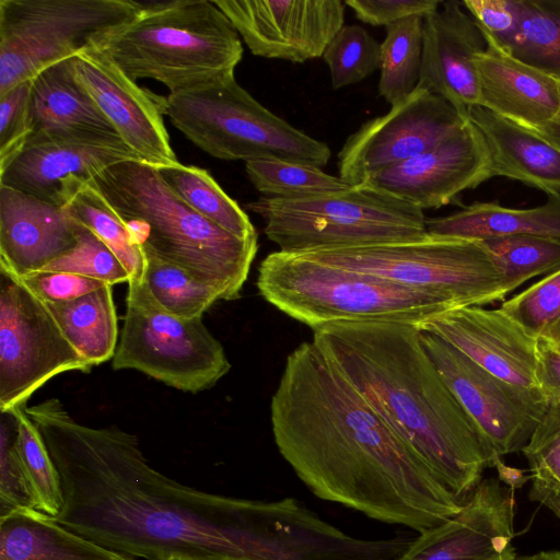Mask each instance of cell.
I'll return each instance as SVG.
<instances>
[{
	"mask_svg": "<svg viewBox=\"0 0 560 560\" xmlns=\"http://www.w3.org/2000/svg\"><path fill=\"white\" fill-rule=\"evenodd\" d=\"M16 421L2 412L0 425V517L16 510L34 509L15 446Z\"/></svg>",
	"mask_w": 560,
	"mask_h": 560,
	"instance_id": "cell-41",
	"label": "cell"
},
{
	"mask_svg": "<svg viewBox=\"0 0 560 560\" xmlns=\"http://www.w3.org/2000/svg\"><path fill=\"white\" fill-rule=\"evenodd\" d=\"M254 56L303 63L323 57L345 25L341 0H214Z\"/></svg>",
	"mask_w": 560,
	"mask_h": 560,
	"instance_id": "cell-16",
	"label": "cell"
},
{
	"mask_svg": "<svg viewBox=\"0 0 560 560\" xmlns=\"http://www.w3.org/2000/svg\"><path fill=\"white\" fill-rule=\"evenodd\" d=\"M129 160L140 159L118 135L37 132L0 170V185L62 208L95 175Z\"/></svg>",
	"mask_w": 560,
	"mask_h": 560,
	"instance_id": "cell-15",
	"label": "cell"
},
{
	"mask_svg": "<svg viewBox=\"0 0 560 560\" xmlns=\"http://www.w3.org/2000/svg\"><path fill=\"white\" fill-rule=\"evenodd\" d=\"M501 271L510 293L524 282L560 269V241L534 235L481 241Z\"/></svg>",
	"mask_w": 560,
	"mask_h": 560,
	"instance_id": "cell-37",
	"label": "cell"
},
{
	"mask_svg": "<svg viewBox=\"0 0 560 560\" xmlns=\"http://www.w3.org/2000/svg\"><path fill=\"white\" fill-rule=\"evenodd\" d=\"M522 452L532 472L530 500L560 518V402L548 404Z\"/></svg>",
	"mask_w": 560,
	"mask_h": 560,
	"instance_id": "cell-36",
	"label": "cell"
},
{
	"mask_svg": "<svg viewBox=\"0 0 560 560\" xmlns=\"http://www.w3.org/2000/svg\"><path fill=\"white\" fill-rule=\"evenodd\" d=\"M534 130L560 150V112L551 121Z\"/></svg>",
	"mask_w": 560,
	"mask_h": 560,
	"instance_id": "cell-48",
	"label": "cell"
},
{
	"mask_svg": "<svg viewBox=\"0 0 560 560\" xmlns=\"http://www.w3.org/2000/svg\"><path fill=\"white\" fill-rule=\"evenodd\" d=\"M500 308L539 338L560 317V269L505 300Z\"/></svg>",
	"mask_w": 560,
	"mask_h": 560,
	"instance_id": "cell-40",
	"label": "cell"
},
{
	"mask_svg": "<svg viewBox=\"0 0 560 560\" xmlns=\"http://www.w3.org/2000/svg\"><path fill=\"white\" fill-rule=\"evenodd\" d=\"M420 339L493 451L500 456L522 451L548 406L540 392L501 380L427 330L420 329Z\"/></svg>",
	"mask_w": 560,
	"mask_h": 560,
	"instance_id": "cell-13",
	"label": "cell"
},
{
	"mask_svg": "<svg viewBox=\"0 0 560 560\" xmlns=\"http://www.w3.org/2000/svg\"><path fill=\"white\" fill-rule=\"evenodd\" d=\"M25 411L60 476L61 526L144 560H241L247 499L180 485L149 464L136 435L79 423L57 398Z\"/></svg>",
	"mask_w": 560,
	"mask_h": 560,
	"instance_id": "cell-2",
	"label": "cell"
},
{
	"mask_svg": "<svg viewBox=\"0 0 560 560\" xmlns=\"http://www.w3.org/2000/svg\"><path fill=\"white\" fill-rule=\"evenodd\" d=\"M492 178L489 152L476 126L462 128L428 151L371 175L363 184L417 206L436 209Z\"/></svg>",
	"mask_w": 560,
	"mask_h": 560,
	"instance_id": "cell-17",
	"label": "cell"
},
{
	"mask_svg": "<svg viewBox=\"0 0 560 560\" xmlns=\"http://www.w3.org/2000/svg\"><path fill=\"white\" fill-rule=\"evenodd\" d=\"M30 118L32 135L44 131L118 135L77 80L73 58L58 61L32 78Z\"/></svg>",
	"mask_w": 560,
	"mask_h": 560,
	"instance_id": "cell-25",
	"label": "cell"
},
{
	"mask_svg": "<svg viewBox=\"0 0 560 560\" xmlns=\"http://www.w3.org/2000/svg\"><path fill=\"white\" fill-rule=\"evenodd\" d=\"M539 338H544L560 350V317L551 324Z\"/></svg>",
	"mask_w": 560,
	"mask_h": 560,
	"instance_id": "cell-49",
	"label": "cell"
},
{
	"mask_svg": "<svg viewBox=\"0 0 560 560\" xmlns=\"http://www.w3.org/2000/svg\"><path fill=\"white\" fill-rule=\"evenodd\" d=\"M93 365L68 341L46 304L0 268V410L25 407L54 376Z\"/></svg>",
	"mask_w": 560,
	"mask_h": 560,
	"instance_id": "cell-12",
	"label": "cell"
},
{
	"mask_svg": "<svg viewBox=\"0 0 560 560\" xmlns=\"http://www.w3.org/2000/svg\"><path fill=\"white\" fill-rule=\"evenodd\" d=\"M514 490L479 481L457 513L413 537L394 560H516Z\"/></svg>",
	"mask_w": 560,
	"mask_h": 560,
	"instance_id": "cell-18",
	"label": "cell"
},
{
	"mask_svg": "<svg viewBox=\"0 0 560 560\" xmlns=\"http://www.w3.org/2000/svg\"><path fill=\"white\" fill-rule=\"evenodd\" d=\"M32 79L0 95V170L20 152L32 135Z\"/></svg>",
	"mask_w": 560,
	"mask_h": 560,
	"instance_id": "cell-42",
	"label": "cell"
},
{
	"mask_svg": "<svg viewBox=\"0 0 560 560\" xmlns=\"http://www.w3.org/2000/svg\"><path fill=\"white\" fill-rule=\"evenodd\" d=\"M492 467L498 471L499 481L504 482L513 490L521 488L527 480L532 479L530 475H526L524 470L504 464L501 456L495 457Z\"/></svg>",
	"mask_w": 560,
	"mask_h": 560,
	"instance_id": "cell-47",
	"label": "cell"
},
{
	"mask_svg": "<svg viewBox=\"0 0 560 560\" xmlns=\"http://www.w3.org/2000/svg\"><path fill=\"white\" fill-rule=\"evenodd\" d=\"M371 408L464 501L498 455L427 353L416 326L334 323L312 339Z\"/></svg>",
	"mask_w": 560,
	"mask_h": 560,
	"instance_id": "cell-3",
	"label": "cell"
},
{
	"mask_svg": "<svg viewBox=\"0 0 560 560\" xmlns=\"http://www.w3.org/2000/svg\"><path fill=\"white\" fill-rule=\"evenodd\" d=\"M73 71L119 137L156 167L177 164L163 120V97L141 89L101 49L73 57Z\"/></svg>",
	"mask_w": 560,
	"mask_h": 560,
	"instance_id": "cell-19",
	"label": "cell"
},
{
	"mask_svg": "<svg viewBox=\"0 0 560 560\" xmlns=\"http://www.w3.org/2000/svg\"><path fill=\"white\" fill-rule=\"evenodd\" d=\"M62 209L72 220L91 230L117 256L129 273L128 285L142 282L144 250L135 243L126 222L96 188L88 183Z\"/></svg>",
	"mask_w": 560,
	"mask_h": 560,
	"instance_id": "cell-32",
	"label": "cell"
},
{
	"mask_svg": "<svg viewBox=\"0 0 560 560\" xmlns=\"http://www.w3.org/2000/svg\"><path fill=\"white\" fill-rule=\"evenodd\" d=\"M467 120L448 102L417 86L347 138L338 153V176L359 186L371 175L428 151Z\"/></svg>",
	"mask_w": 560,
	"mask_h": 560,
	"instance_id": "cell-14",
	"label": "cell"
},
{
	"mask_svg": "<svg viewBox=\"0 0 560 560\" xmlns=\"http://www.w3.org/2000/svg\"><path fill=\"white\" fill-rule=\"evenodd\" d=\"M431 234L466 240L534 235L560 241V196L544 205L515 209L493 202H475L448 215L427 219Z\"/></svg>",
	"mask_w": 560,
	"mask_h": 560,
	"instance_id": "cell-27",
	"label": "cell"
},
{
	"mask_svg": "<svg viewBox=\"0 0 560 560\" xmlns=\"http://www.w3.org/2000/svg\"><path fill=\"white\" fill-rule=\"evenodd\" d=\"M420 329L442 338L501 380L538 390L535 375L538 338L500 307L454 308Z\"/></svg>",
	"mask_w": 560,
	"mask_h": 560,
	"instance_id": "cell-20",
	"label": "cell"
},
{
	"mask_svg": "<svg viewBox=\"0 0 560 560\" xmlns=\"http://www.w3.org/2000/svg\"><path fill=\"white\" fill-rule=\"evenodd\" d=\"M304 254L352 270L428 291L454 308L504 302L510 294L481 241L422 236Z\"/></svg>",
	"mask_w": 560,
	"mask_h": 560,
	"instance_id": "cell-9",
	"label": "cell"
},
{
	"mask_svg": "<svg viewBox=\"0 0 560 560\" xmlns=\"http://www.w3.org/2000/svg\"><path fill=\"white\" fill-rule=\"evenodd\" d=\"M75 243L74 221L61 207L0 185V268L20 279Z\"/></svg>",
	"mask_w": 560,
	"mask_h": 560,
	"instance_id": "cell-22",
	"label": "cell"
},
{
	"mask_svg": "<svg viewBox=\"0 0 560 560\" xmlns=\"http://www.w3.org/2000/svg\"><path fill=\"white\" fill-rule=\"evenodd\" d=\"M439 0H346L357 19L373 26H388L410 16H422L435 11Z\"/></svg>",
	"mask_w": 560,
	"mask_h": 560,
	"instance_id": "cell-44",
	"label": "cell"
},
{
	"mask_svg": "<svg viewBox=\"0 0 560 560\" xmlns=\"http://www.w3.org/2000/svg\"><path fill=\"white\" fill-rule=\"evenodd\" d=\"M101 50L129 79H153L170 93L234 72L241 37L213 1H168L140 13Z\"/></svg>",
	"mask_w": 560,
	"mask_h": 560,
	"instance_id": "cell-6",
	"label": "cell"
},
{
	"mask_svg": "<svg viewBox=\"0 0 560 560\" xmlns=\"http://www.w3.org/2000/svg\"><path fill=\"white\" fill-rule=\"evenodd\" d=\"M19 280L44 303L73 300L107 284L80 275L45 270L28 273Z\"/></svg>",
	"mask_w": 560,
	"mask_h": 560,
	"instance_id": "cell-43",
	"label": "cell"
},
{
	"mask_svg": "<svg viewBox=\"0 0 560 560\" xmlns=\"http://www.w3.org/2000/svg\"><path fill=\"white\" fill-rule=\"evenodd\" d=\"M535 375L544 399L560 402V350L544 338H538Z\"/></svg>",
	"mask_w": 560,
	"mask_h": 560,
	"instance_id": "cell-46",
	"label": "cell"
},
{
	"mask_svg": "<svg viewBox=\"0 0 560 560\" xmlns=\"http://www.w3.org/2000/svg\"><path fill=\"white\" fill-rule=\"evenodd\" d=\"M163 113L188 140L225 161L281 159L324 167L329 147L293 127L242 88L234 72L163 97Z\"/></svg>",
	"mask_w": 560,
	"mask_h": 560,
	"instance_id": "cell-7",
	"label": "cell"
},
{
	"mask_svg": "<svg viewBox=\"0 0 560 560\" xmlns=\"http://www.w3.org/2000/svg\"><path fill=\"white\" fill-rule=\"evenodd\" d=\"M323 59L335 90L358 83L380 70L381 43L363 26L343 25L326 47Z\"/></svg>",
	"mask_w": 560,
	"mask_h": 560,
	"instance_id": "cell-38",
	"label": "cell"
},
{
	"mask_svg": "<svg viewBox=\"0 0 560 560\" xmlns=\"http://www.w3.org/2000/svg\"><path fill=\"white\" fill-rule=\"evenodd\" d=\"M74 232L75 246L42 270L70 272L112 285L129 282L125 266L91 230L74 221Z\"/></svg>",
	"mask_w": 560,
	"mask_h": 560,
	"instance_id": "cell-39",
	"label": "cell"
},
{
	"mask_svg": "<svg viewBox=\"0 0 560 560\" xmlns=\"http://www.w3.org/2000/svg\"><path fill=\"white\" fill-rule=\"evenodd\" d=\"M491 160L492 177H506L560 196V150L534 129L501 117L481 106L468 110Z\"/></svg>",
	"mask_w": 560,
	"mask_h": 560,
	"instance_id": "cell-24",
	"label": "cell"
},
{
	"mask_svg": "<svg viewBox=\"0 0 560 560\" xmlns=\"http://www.w3.org/2000/svg\"><path fill=\"white\" fill-rule=\"evenodd\" d=\"M462 3L478 26L498 43L512 36L520 26V0H464Z\"/></svg>",
	"mask_w": 560,
	"mask_h": 560,
	"instance_id": "cell-45",
	"label": "cell"
},
{
	"mask_svg": "<svg viewBox=\"0 0 560 560\" xmlns=\"http://www.w3.org/2000/svg\"><path fill=\"white\" fill-rule=\"evenodd\" d=\"M0 560H133L57 523L37 510L0 517Z\"/></svg>",
	"mask_w": 560,
	"mask_h": 560,
	"instance_id": "cell-26",
	"label": "cell"
},
{
	"mask_svg": "<svg viewBox=\"0 0 560 560\" xmlns=\"http://www.w3.org/2000/svg\"><path fill=\"white\" fill-rule=\"evenodd\" d=\"M126 304L114 370H136L192 394L213 387L231 370L223 346L202 317L173 316L139 285H128Z\"/></svg>",
	"mask_w": 560,
	"mask_h": 560,
	"instance_id": "cell-11",
	"label": "cell"
},
{
	"mask_svg": "<svg viewBox=\"0 0 560 560\" xmlns=\"http://www.w3.org/2000/svg\"><path fill=\"white\" fill-rule=\"evenodd\" d=\"M10 413L16 421L15 446L34 509L55 517L63 503L59 472L40 431L26 413L25 407L15 408Z\"/></svg>",
	"mask_w": 560,
	"mask_h": 560,
	"instance_id": "cell-35",
	"label": "cell"
},
{
	"mask_svg": "<svg viewBox=\"0 0 560 560\" xmlns=\"http://www.w3.org/2000/svg\"><path fill=\"white\" fill-rule=\"evenodd\" d=\"M261 298L312 330L334 323L385 322L419 329L454 310L436 295L375 275L276 250L260 262Z\"/></svg>",
	"mask_w": 560,
	"mask_h": 560,
	"instance_id": "cell-5",
	"label": "cell"
},
{
	"mask_svg": "<svg viewBox=\"0 0 560 560\" xmlns=\"http://www.w3.org/2000/svg\"><path fill=\"white\" fill-rule=\"evenodd\" d=\"M122 218L144 252L174 262L221 291L240 298L258 238H240L179 199L156 166L141 160L114 164L89 182Z\"/></svg>",
	"mask_w": 560,
	"mask_h": 560,
	"instance_id": "cell-4",
	"label": "cell"
},
{
	"mask_svg": "<svg viewBox=\"0 0 560 560\" xmlns=\"http://www.w3.org/2000/svg\"><path fill=\"white\" fill-rule=\"evenodd\" d=\"M516 560H560L559 550L539 551L534 555L516 558Z\"/></svg>",
	"mask_w": 560,
	"mask_h": 560,
	"instance_id": "cell-50",
	"label": "cell"
},
{
	"mask_svg": "<svg viewBox=\"0 0 560 560\" xmlns=\"http://www.w3.org/2000/svg\"><path fill=\"white\" fill-rule=\"evenodd\" d=\"M260 215L266 236L278 250L303 253L424 235L423 210L384 190L366 186L316 197H260L245 206Z\"/></svg>",
	"mask_w": 560,
	"mask_h": 560,
	"instance_id": "cell-8",
	"label": "cell"
},
{
	"mask_svg": "<svg viewBox=\"0 0 560 560\" xmlns=\"http://www.w3.org/2000/svg\"><path fill=\"white\" fill-rule=\"evenodd\" d=\"M45 304L68 341L93 366L113 359L118 318L112 284L73 300Z\"/></svg>",
	"mask_w": 560,
	"mask_h": 560,
	"instance_id": "cell-28",
	"label": "cell"
},
{
	"mask_svg": "<svg viewBox=\"0 0 560 560\" xmlns=\"http://www.w3.org/2000/svg\"><path fill=\"white\" fill-rule=\"evenodd\" d=\"M140 15L133 0H0V95L91 49Z\"/></svg>",
	"mask_w": 560,
	"mask_h": 560,
	"instance_id": "cell-10",
	"label": "cell"
},
{
	"mask_svg": "<svg viewBox=\"0 0 560 560\" xmlns=\"http://www.w3.org/2000/svg\"><path fill=\"white\" fill-rule=\"evenodd\" d=\"M477 23L456 0L442 1L423 18L418 88L442 97L465 118L479 105L475 56L486 48Z\"/></svg>",
	"mask_w": 560,
	"mask_h": 560,
	"instance_id": "cell-21",
	"label": "cell"
},
{
	"mask_svg": "<svg viewBox=\"0 0 560 560\" xmlns=\"http://www.w3.org/2000/svg\"><path fill=\"white\" fill-rule=\"evenodd\" d=\"M253 186L268 198L300 199L340 192L351 186L315 165L281 159L245 162Z\"/></svg>",
	"mask_w": 560,
	"mask_h": 560,
	"instance_id": "cell-34",
	"label": "cell"
},
{
	"mask_svg": "<svg viewBox=\"0 0 560 560\" xmlns=\"http://www.w3.org/2000/svg\"><path fill=\"white\" fill-rule=\"evenodd\" d=\"M557 81H558V84H559V90H560V80H558V79H557Z\"/></svg>",
	"mask_w": 560,
	"mask_h": 560,
	"instance_id": "cell-51",
	"label": "cell"
},
{
	"mask_svg": "<svg viewBox=\"0 0 560 560\" xmlns=\"http://www.w3.org/2000/svg\"><path fill=\"white\" fill-rule=\"evenodd\" d=\"M270 422L279 453L322 500L418 534L462 506L313 340L288 354Z\"/></svg>",
	"mask_w": 560,
	"mask_h": 560,
	"instance_id": "cell-1",
	"label": "cell"
},
{
	"mask_svg": "<svg viewBox=\"0 0 560 560\" xmlns=\"http://www.w3.org/2000/svg\"><path fill=\"white\" fill-rule=\"evenodd\" d=\"M145 270L139 285L162 311L180 318L202 317L217 301L220 290L197 279L187 269L144 252Z\"/></svg>",
	"mask_w": 560,
	"mask_h": 560,
	"instance_id": "cell-30",
	"label": "cell"
},
{
	"mask_svg": "<svg viewBox=\"0 0 560 560\" xmlns=\"http://www.w3.org/2000/svg\"><path fill=\"white\" fill-rule=\"evenodd\" d=\"M517 31L497 43L521 61L560 80V0H520Z\"/></svg>",
	"mask_w": 560,
	"mask_h": 560,
	"instance_id": "cell-31",
	"label": "cell"
},
{
	"mask_svg": "<svg viewBox=\"0 0 560 560\" xmlns=\"http://www.w3.org/2000/svg\"><path fill=\"white\" fill-rule=\"evenodd\" d=\"M481 32L487 45L474 59L478 106L530 129L551 121L560 112L557 79L515 58Z\"/></svg>",
	"mask_w": 560,
	"mask_h": 560,
	"instance_id": "cell-23",
	"label": "cell"
},
{
	"mask_svg": "<svg viewBox=\"0 0 560 560\" xmlns=\"http://www.w3.org/2000/svg\"><path fill=\"white\" fill-rule=\"evenodd\" d=\"M158 170L174 194L197 213L240 238H258L249 217L208 171L179 162Z\"/></svg>",
	"mask_w": 560,
	"mask_h": 560,
	"instance_id": "cell-29",
	"label": "cell"
},
{
	"mask_svg": "<svg viewBox=\"0 0 560 560\" xmlns=\"http://www.w3.org/2000/svg\"><path fill=\"white\" fill-rule=\"evenodd\" d=\"M386 28L381 43L378 94L398 104L417 88L422 59L423 18L410 16Z\"/></svg>",
	"mask_w": 560,
	"mask_h": 560,
	"instance_id": "cell-33",
	"label": "cell"
}]
</instances>
